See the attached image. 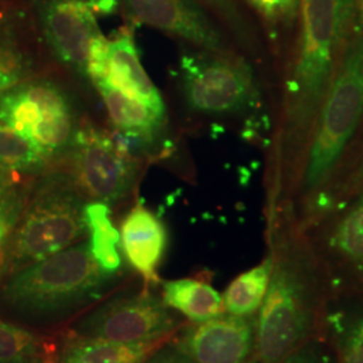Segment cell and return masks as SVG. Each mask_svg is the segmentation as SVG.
Returning <instances> with one entry per match:
<instances>
[{
  "label": "cell",
  "mask_w": 363,
  "mask_h": 363,
  "mask_svg": "<svg viewBox=\"0 0 363 363\" xmlns=\"http://www.w3.org/2000/svg\"><path fill=\"white\" fill-rule=\"evenodd\" d=\"M139 23L184 39L202 50L232 52L196 0H120Z\"/></svg>",
  "instance_id": "7c38bea8"
},
{
  "label": "cell",
  "mask_w": 363,
  "mask_h": 363,
  "mask_svg": "<svg viewBox=\"0 0 363 363\" xmlns=\"http://www.w3.org/2000/svg\"><path fill=\"white\" fill-rule=\"evenodd\" d=\"M178 325L162 298L143 292L97 306L78 319L73 333L118 343H152L174 333Z\"/></svg>",
  "instance_id": "9c48e42d"
},
{
  "label": "cell",
  "mask_w": 363,
  "mask_h": 363,
  "mask_svg": "<svg viewBox=\"0 0 363 363\" xmlns=\"http://www.w3.org/2000/svg\"><path fill=\"white\" fill-rule=\"evenodd\" d=\"M159 345L160 342L118 343L72 331L54 346L52 363H143Z\"/></svg>",
  "instance_id": "2e32d148"
},
{
  "label": "cell",
  "mask_w": 363,
  "mask_h": 363,
  "mask_svg": "<svg viewBox=\"0 0 363 363\" xmlns=\"http://www.w3.org/2000/svg\"><path fill=\"white\" fill-rule=\"evenodd\" d=\"M26 76L22 57L9 48L0 46V96L21 82Z\"/></svg>",
  "instance_id": "4316f807"
},
{
  "label": "cell",
  "mask_w": 363,
  "mask_h": 363,
  "mask_svg": "<svg viewBox=\"0 0 363 363\" xmlns=\"http://www.w3.org/2000/svg\"><path fill=\"white\" fill-rule=\"evenodd\" d=\"M272 252V276L256 319L259 363H280L312 339L325 303V279L310 247L289 238Z\"/></svg>",
  "instance_id": "7a4b0ae2"
},
{
  "label": "cell",
  "mask_w": 363,
  "mask_h": 363,
  "mask_svg": "<svg viewBox=\"0 0 363 363\" xmlns=\"http://www.w3.org/2000/svg\"><path fill=\"white\" fill-rule=\"evenodd\" d=\"M91 256L88 241L18 269L1 291L3 303L35 322H60L104 298L113 283Z\"/></svg>",
  "instance_id": "3957f363"
},
{
  "label": "cell",
  "mask_w": 363,
  "mask_h": 363,
  "mask_svg": "<svg viewBox=\"0 0 363 363\" xmlns=\"http://www.w3.org/2000/svg\"><path fill=\"white\" fill-rule=\"evenodd\" d=\"M167 229L142 203L130 208L120 225V245L130 267L147 283H157V269L167 249Z\"/></svg>",
  "instance_id": "4fadbf2b"
},
{
  "label": "cell",
  "mask_w": 363,
  "mask_h": 363,
  "mask_svg": "<svg viewBox=\"0 0 363 363\" xmlns=\"http://www.w3.org/2000/svg\"><path fill=\"white\" fill-rule=\"evenodd\" d=\"M256 363H259V361H257V362H256Z\"/></svg>",
  "instance_id": "d6a6232c"
},
{
  "label": "cell",
  "mask_w": 363,
  "mask_h": 363,
  "mask_svg": "<svg viewBox=\"0 0 363 363\" xmlns=\"http://www.w3.org/2000/svg\"><path fill=\"white\" fill-rule=\"evenodd\" d=\"M40 148L7 125H0V169L38 172L49 162Z\"/></svg>",
  "instance_id": "7402d4cb"
},
{
  "label": "cell",
  "mask_w": 363,
  "mask_h": 363,
  "mask_svg": "<svg viewBox=\"0 0 363 363\" xmlns=\"http://www.w3.org/2000/svg\"><path fill=\"white\" fill-rule=\"evenodd\" d=\"M116 6L117 0H45L39 9V19L57 58L86 76L91 45L101 35L97 15H108Z\"/></svg>",
  "instance_id": "30bf717a"
},
{
  "label": "cell",
  "mask_w": 363,
  "mask_h": 363,
  "mask_svg": "<svg viewBox=\"0 0 363 363\" xmlns=\"http://www.w3.org/2000/svg\"><path fill=\"white\" fill-rule=\"evenodd\" d=\"M23 210V193L13 179V171L0 169V244L13 233Z\"/></svg>",
  "instance_id": "603a6c76"
},
{
  "label": "cell",
  "mask_w": 363,
  "mask_h": 363,
  "mask_svg": "<svg viewBox=\"0 0 363 363\" xmlns=\"http://www.w3.org/2000/svg\"><path fill=\"white\" fill-rule=\"evenodd\" d=\"M143 363H195L190 357L179 350L174 343L157 347L152 351Z\"/></svg>",
  "instance_id": "f1b7e54d"
},
{
  "label": "cell",
  "mask_w": 363,
  "mask_h": 363,
  "mask_svg": "<svg viewBox=\"0 0 363 363\" xmlns=\"http://www.w3.org/2000/svg\"><path fill=\"white\" fill-rule=\"evenodd\" d=\"M363 116V34L349 39L320 108L298 186L306 199L333 178Z\"/></svg>",
  "instance_id": "277c9868"
},
{
  "label": "cell",
  "mask_w": 363,
  "mask_h": 363,
  "mask_svg": "<svg viewBox=\"0 0 363 363\" xmlns=\"http://www.w3.org/2000/svg\"><path fill=\"white\" fill-rule=\"evenodd\" d=\"M70 177L88 202L113 206L130 194L136 163L128 147L91 124L77 128L69 147Z\"/></svg>",
  "instance_id": "ba28073f"
},
{
  "label": "cell",
  "mask_w": 363,
  "mask_h": 363,
  "mask_svg": "<svg viewBox=\"0 0 363 363\" xmlns=\"http://www.w3.org/2000/svg\"><path fill=\"white\" fill-rule=\"evenodd\" d=\"M354 186L355 187H362L363 186V164L361 169L358 171V174H357V177H355V182H354Z\"/></svg>",
  "instance_id": "4dcf8cb0"
},
{
  "label": "cell",
  "mask_w": 363,
  "mask_h": 363,
  "mask_svg": "<svg viewBox=\"0 0 363 363\" xmlns=\"http://www.w3.org/2000/svg\"><path fill=\"white\" fill-rule=\"evenodd\" d=\"M269 23L291 26L298 13V0H247Z\"/></svg>",
  "instance_id": "484cf974"
},
{
  "label": "cell",
  "mask_w": 363,
  "mask_h": 363,
  "mask_svg": "<svg viewBox=\"0 0 363 363\" xmlns=\"http://www.w3.org/2000/svg\"><path fill=\"white\" fill-rule=\"evenodd\" d=\"M4 267H6V253L3 250V244H0V274L3 272Z\"/></svg>",
  "instance_id": "1f68e13d"
},
{
  "label": "cell",
  "mask_w": 363,
  "mask_h": 363,
  "mask_svg": "<svg viewBox=\"0 0 363 363\" xmlns=\"http://www.w3.org/2000/svg\"><path fill=\"white\" fill-rule=\"evenodd\" d=\"M0 123L25 135L49 157L67 151L77 130L65 91L48 79L18 84L4 91Z\"/></svg>",
  "instance_id": "52a82bcc"
},
{
  "label": "cell",
  "mask_w": 363,
  "mask_h": 363,
  "mask_svg": "<svg viewBox=\"0 0 363 363\" xmlns=\"http://www.w3.org/2000/svg\"><path fill=\"white\" fill-rule=\"evenodd\" d=\"M89 247L99 267L108 274L116 276L121 268L120 232L111 220L109 206L100 202H88L85 208Z\"/></svg>",
  "instance_id": "ffe728a7"
},
{
  "label": "cell",
  "mask_w": 363,
  "mask_h": 363,
  "mask_svg": "<svg viewBox=\"0 0 363 363\" xmlns=\"http://www.w3.org/2000/svg\"><path fill=\"white\" fill-rule=\"evenodd\" d=\"M174 345L195 363H249L256 352V320L223 312L186 325Z\"/></svg>",
  "instance_id": "8fae6325"
},
{
  "label": "cell",
  "mask_w": 363,
  "mask_h": 363,
  "mask_svg": "<svg viewBox=\"0 0 363 363\" xmlns=\"http://www.w3.org/2000/svg\"><path fill=\"white\" fill-rule=\"evenodd\" d=\"M337 0H301L298 54L286 78L276 148V198L300 182L316 118L343 52L337 40Z\"/></svg>",
  "instance_id": "6da1fadb"
},
{
  "label": "cell",
  "mask_w": 363,
  "mask_h": 363,
  "mask_svg": "<svg viewBox=\"0 0 363 363\" xmlns=\"http://www.w3.org/2000/svg\"><path fill=\"white\" fill-rule=\"evenodd\" d=\"M52 352L48 339L0 319V363H52Z\"/></svg>",
  "instance_id": "44dd1931"
},
{
  "label": "cell",
  "mask_w": 363,
  "mask_h": 363,
  "mask_svg": "<svg viewBox=\"0 0 363 363\" xmlns=\"http://www.w3.org/2000/svg\"><path fill=\"white\" fill-rule=\"evenodd\" d=\"M274 256L271 250L259 265L234 279L222 295L226 313L247 318L259 312L269 286Z\"/></svg>",
  "instance_id": "d6986e66"
},
{
  "label": "cell",
  "mask_w": 363,
  "mask_h": 363,
  "mask_svg": "<svg viewBox=\"0 0 363 363\" xmlns=\"http://www.w3.org/2000/svg\"><path fill=\"white\" fill-rule=\"evenodd\" d=\"M355 11H358V19H359V25H361L363 34V0H357Z\"/></svg>",
  "instance_id": "f546056e"
},
{
  "label": "cell",
  "mask_w": 363,
  "mask_h": 363,
  "mask_svg": "<svg viewBox=\"0 0 363 363\" xmlns=\"http://www.w3.org/2000/svg\"><path fill=\"white\" fill-rule=\"evenodd\" d=\"M86 203L70 174L57 171L43 177L13 233L10 247L13 267L22 269L86 237Z\"/></svg>",
  "instance_id": "5b68a950"
},
{
  "label": "cell",
  "mask_w": 363,
  "mask_h": 363,
  "mask_svg": "<svg viewBox=\"0 0 363 363\" xmlns=\"http://www.w3.org/2000/svg\"><path fill=\"white\" fill-rule=\"evenodd\" d=\"M179 79L186 104L203 115L244 112L259 96L252 67L233 52H183Z\"/></svg>",
  "instance_id": "8992f818"
},
{
  "label": "cell",
  "mask_w": 363,
  "mask_h": 363,
  "mask_svg": "<svg viewBox=\"0 0 363 363\" xmlns=\"http://www.w3.org/2000/svg\"><path fill=\"white\" fill-rule=\"evenodd\" d=\"M162 295L167 307L181 312L193 323L205 322L225 312L218 291L199 279L186 277L166 281Z\"/></svg>",
  "instance_id": "e0dca14e"
},
{
  "label": "cell",
  "mask_w": 363,
  "mask_h": 363,
  "mask_svg": "<svg viewBox=\"0 0 363 363\" xmlns=\"http://www.w3.org/2000/svg\"><path fill=\"white\" fill-rule=\"evenodd\" d=\"M337 350L339 363H363V312L339 331Z\"/></svg>",
  "instance_id": "d4e9b609"
},
{
  "label": "cell",
  "mask_w": 363,
  "mask_h": 363,
  "mask_svg": "<svg viewBox=\"0 0 363 363\" xmlns=\"http://www.w3.org/2000/svg\"><path fill=\"white\" fill-rule=\"evenodd\" d=\"M91 82L103 97L113 125L128 143L145 145L155 140L164 125L166 117L157 115L142 101L118 91L105 78Z\"/></svg>",
  "instance_id": "9a60e30c"
},
{
  "label": "cell",
  "mask_w": 363,
  "mask_h": 363,
  "mask_svg": "<svg viewBox=\"0 0 363 363\" xmlns=\"http://www.w3.org/2000/svg\"><path fill=\"white\" fill-rule=\"evenodd\" d=\"M327 247L339 265L363 281V194L334 223Z\"/></svg>",
  "instance_id": "ac0fdd59"
},
{
  "label": "cell",
  "mask_w": 363,
  "mask_h": 363,
  "mask_svg": "<svg viewBox=\"0 0 363 363\" xmlns=\"http://www.w3.org/2000/svg\"><path fill=\"white\" fill-rule=\"evenodd\" d=\"M105 79L127 96L142 101L155 113L166 117L163 99L140 64L132 34L123 30L115 39H109L108 65Z\"/></svg>",
  "instance_id": "5bb4252c"
},
{
  "label": "cell",
  "mask_w": 363,
  "mask_h": 363,
  "mask_svg": "<svg viewBox=\"0 0 363 363\" xmlns=\"http://www.w3.org/2000/svg\"><path fill=\"white\" fill-rule=\"evenodd\" d=\"M213 10L220 15L222 21L232 30L235 38L249 50H255V35L247 19L237 6L235 0H205Z\"/></svg>",
  "instance_id": "cb8c5ba5"
},
{
  "label": "cell",
  "mask_w": 363,
  "mask_h": 363,
  "mask_svg": "<svg viewBox=\"0 0 363 363\" xmlns=\"http://www.w3.org/2000/svg\"><path fill=\"white\" fill-rule=\"evenodd\" d=\"M280 363H335L334 355L318 339H310Z\"/></svg>",
  "instance_id": "83f0119b"
}]
</instances>
